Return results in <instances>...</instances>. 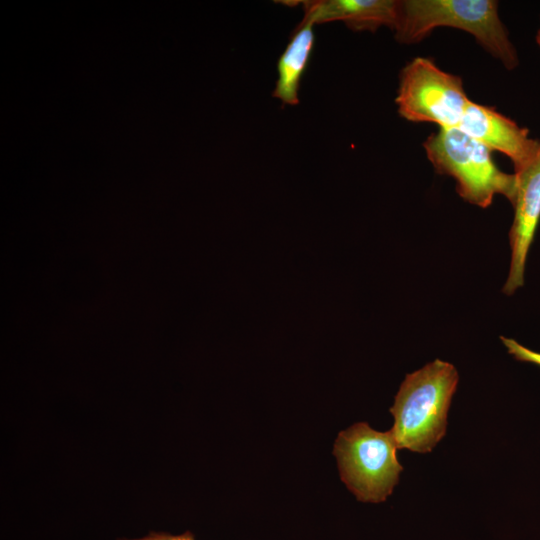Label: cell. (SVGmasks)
<instances>
[{"label":"cell","instance_id":"6da1fadb","mask_svg":"<svg viewBox=\"0 0 540 540\" xmlns=\"http://www.w3.org/2000/svg\"><path fill=\"white\" fill-rule=\"evenodd\" d=\"M459 376L449 362L435 359L407 374L395 396L390 430L398 449L427 453L443 438Z\"/></svg>","mask_w":540,"mask_h":540},{"label":"cell","instance_id":"7a4b0ae2","mask_svg":"<svg viewBox=\"0 0 540 540\" xmlns=\"http://www.w3.org/2000/svg\"><path fill=\"white\" fill-rule=\"evenodd\" d=\"M437 27H453L470 33L507 69L518 65L516 50L499 18L494 0L399 1L395 38L402 44L422 41Z\"/></svg>","mask_w":540,"mask_h":540},{"label":"cell","instance_id":"3957f363","mask_svg":"<svg viewBox=\"0 0 540 540\" xmlns=\"http://www.w3.org/2000/svg\"><path fill=\"white\" fill-rule=\"evenodd\" d=\"M423 147L435 170L454 178L458 194L468 203L487 208L497 194L513 203L516 174L501 171L491 150L460 128H439Z\"/></svg>","mask_w":540,"mask_h":540},{"label":"cell","instance_id":"277c9868","mask_svg":"<svg viewBox=\"0 0 540 540\" xmlns=\"http://www.w3.org/2000/svg\"><path fill=\"white\" fill-rule=\"evenodd\" d=\"M391 431L380 432L367 423L341 431L333 446L342 482L364 503H381L392 494L403 467Z\"/></svg>","mask_w":540,"mask_h":540},{"label":"cell","instance_id":"5b68a950","mask_svg":"<svg viewBox=\"0 0 540 540\" xmlns=\"http://www.w3.org/2000/svg\"><path fill=\"white\" fill-rule=\"evenodd\" d=\"M469 101L462 79L431 59L416 57L400 72L395 102L399 115L408 121L455 128Z\"/></svg>","mask_w":540,"mask_h":540},{"label":"cell","instance_id":"8992f818","mask_svg":"<svg viewBox=\"0 0 540 540\" xmlns=\"http://www.w3.org/2000/svg\"><path fill=\"white\" fill-rule=\"evenodd\" d=\"M458 128L491 151L496 150L510 158L514 173H519L536 162L540 154V141L529 137L527 129L495 109L469 101Z\"/></svg>","mask_w":540,"mask_h":540},{"label":"cell","instance_id":"52a82bcc","mask_svg":"<svg viewBox=\"0 0 540 540\" xmlns=\"http://www.w3.org/2000/svg\"><path fill=\"white\" fill-rule=\"evenodd\" d=\"M517 190L512 205L514 219L509 233L511 261L503 292L513 294L524 284L530 246L540 221V162L515 173Z\"/></svg>","mask_w":540,"mask_h":540},{"label":"cell","instance_id":"ba28073f","mask_svg":"<svg viewBox=\"0 0 540 540\" xmlns=\"http://www.w3.org/2000/svg\"><path fill=\"white\" fill-rule=\"evenodd\" d=\"M304 17L315 24L343 21L354 31H376L381 26L394 30L397 0H317L303 1Z\"/></svg>","mask_w":540,"mask_h":540},{"label":"cell","instance_id":"9c48e42d","mask_svg":"<svg viewBox=\"0 0 540 540\" xmlns=\"http://www.w3.org/2000/svg\"><path fill=\"white\" fill-rule=\"evenodd\" d=\"M314 24L312 20L303 17L277 62L278 78L272 95L284 105L294 106L299 103L300 83L314 46Z\"/></svg>","mask_w":540,"mask_h":540},{"label":"cell","instance_id":"30bf717a","mask_svg":"<svg viewBox=\"0 0 540 540\" xmlns=\"http://www.w3.org/2000/svg\"><path fill=\"white\" fill-rule=\"evenodd\" d=\"M502 343L507 348V351L516 360L521 362H528L540 367V353L533 351L516 340L507 337H500Z\"/></svg>","mask_w":540,"mask_h":540},{"label":"cell","instance_id":"8fae6325","mask_svg":"<svg viewBox=\"0 0 540 540\" xmlns=\"http://www.w3.org/2000/svg\"><path fill=\"white\" fill-rule=\"evenodd\" d=\"M118 540H195L194 535L190 531H186L183 534L179 535H172L164 532H151L148 535L141 537V538H135V539H127V538H120Z\"/></svg>","mask_w":540,"mask_h":540},{"label":"cell","instance_id":"7c38bea8","mask_svg":"<svg viewBox=\"0 0 540 540\" xmlns=\"http://www.w3.org/2000/svg\"><path fill=\"white\" fill-rule=\"evenodd\" d=\"M536 42H537V44H538L539 47H540V28H539V30H538V32H537V34H536Z\"/></svg>","mask_w":540,"mask_h":540},{"label":"cell","instance_id":"4fadbf2b","mask_svg":"<svg viewBox=\"0 0 540 540\" xmlns=\"http://www.w3.org/2000/svg\"><path fill=\"white\" fill-rule=\"evenodd\" d=\"M536 161L540 162V154H539V156H538V158H537V160H536Z\"/></svg>","mask_w":540,"mask_h":540}]
</instances>
